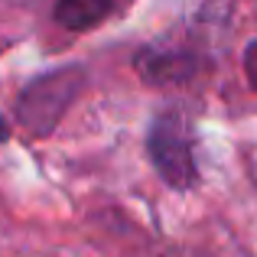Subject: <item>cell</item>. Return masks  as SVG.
I'll return each instance as SVG.
<instances>
[{
	"label": "cell",
	"mask_w": 257,
	"mask_h": 257,
	"mask_svg": "<svg viewBox=\"0 0 257 257\" xmlns=\"http://www.w3.org/2000/svg\"><path fill=\"white\" fill-rule=\"evenodd\" d=\"M147 153L157 176L170 189H192L195 186V157H192V137H189V124L176 107L160 111L150 120L147 131Z\"/></svg>",
	"instance_id": "7a4b0ae2"
},
{
	"label": "cell",
	"mask_w": 257,
	"mask_h": 257,
	"mask_svg": "<svg viewBox=\"0 0 257 257\" xmlns=\"http://www.w3.org/2000/svg\"><path fill=\"white\" fill-rule=\"evenodd\" d=\"M114 10V0H56V23L72 33L94 30Z\"/></svg>",
	"instance_id": "277c9868"
},
{
	"label": "cell",
	"mask_w": 257,
	"mask_h": 257,
	"mask_svg": "<svg viewBox=\"0 0 257 257\" xmlns=\"http://www.w3.org/2000/svg\"><path fill=\"white\" fill-rule=\"evenodd\" d=\"M137 72L147 85H157V88H166V85H182L199 72V62L195 56L189 52H160V49H144L137 56Z\"/></svg>",
	"instance_id": "3957f363"
},
{
	"label": "cell",
	"mask_w": 257,
	"mask_h": 257,
	"mask_svg": "<svg viewBox=\"0 0 257 257\" xmlns=\"http://www.w3.org/2000/svg\"><path fill=\"white\" fill-rule=\"evenodd\" d=\"M4 140H10V124L0 117V144H4Z\"/></svg>",
	"instance_id": "8992f818"
},
{
	"label": "cell",
	"mask_w": 257,
	"mask_h": 257,
	"mask_svg": "<svg viewBox=\"0 0 257 257\" xmlns=\"http://www.w3.org/2000/svg\"><path fill=\"white\" fill-rule=\"evenodd\" d=\"M10 4H17V7H36V4H43V0H10Z\"/></svg>",
	"instance_id": "52a82bcc"
},
{
	"label": "cell",
	"mask_w": 257,
	"mask_h": 257,
	"mask_svg": "<svg viewBox=\"0 0 257 257\" xmlns=\"http://www.w3.org/2000/svg\"><path fill=\"white\" fill-rule=\"evenodd\" d=\"M85 82L88 75L82 65H62L26 82L17 98V117L23 131L33 137H49L72 107V101L82 94Z\"/></svg>",
	"instance_id": "6da1fadb"
},
{
	"label": "cell",
	"mask_w": 257,
	"mask_h": 257,
	"mask_svg": "<svg viewBox=\"0 0 257 257\" xmlns=\"http://www.w3.org/2000/svg\"><path fill=\"white\" fill-rule=\"evenodd\" d=\"M244 75H247V85L257 91V39L244 49Z\"/></svg>",
	"instance_id": "5b68a950"
}]
</instances>
